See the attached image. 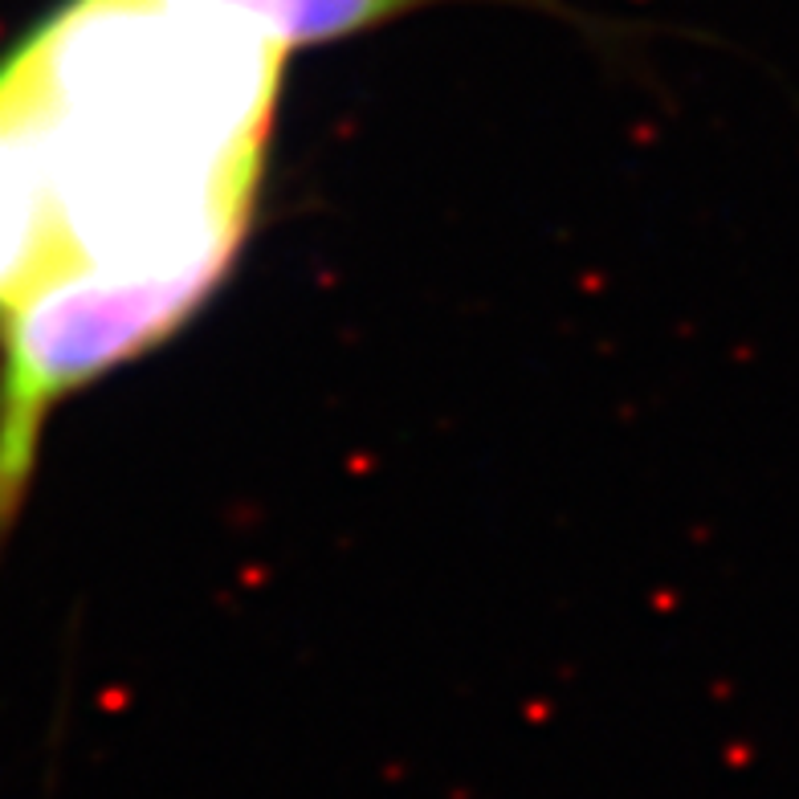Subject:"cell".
<instances>
[{
    "instance_id": "obj_1",
    "label": "cell",
    "mask_w": 799,
    "mask_h": 799,
    "mask_svg": "<svg viewBox=\"0 0 799 799\" xmlns=\"http://www.w3.org/2000/svg\"><path fill=\"white\" fill-rule=\"evenodd\" d=\"M225 4L262 29L274 45L294 53L326 45V41L360 38L387 21H400L433 4H462V0H225ZM530 4H550V0H530Z\"/></svg>"
}]
</instances>
